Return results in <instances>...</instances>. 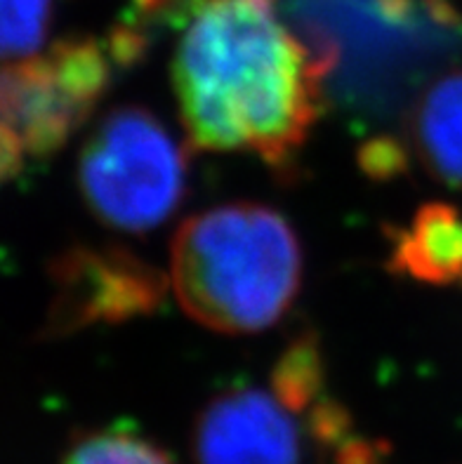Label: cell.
<instances>
[{
	"label": "cell",
	"instance_id": "6da1fadb",
	"mask_svg": "<svg viewBox=\"0 0 462 464\" xmlns=\"http://www.w3.org/2000/svg\"><path fill=\"white\" fill-rule=\"evenodd\" d=\"M172 85L192 144L295 160L319 118L321 62L274 0H177Z\"/></svg>",
	"mask_w": 462,
	"mask_h": 464
},
{
	"label": "cell",
	"instance_id": "30bf717a",
	"mask_svg": "<svg viewBox=\"0 0 462 464\" xmlns=\"http://www.w3.org/2000/svg\"><path fill=\"white\" fill-rule=\"evenodd\" d=\"M54 0H0V62H17L45 47Z\"/></svg>",
	"mask_w": 462,
	"mask_h": 464
},
{
	"label": "cell",
	"instance_id": "ba28073f",
	"mask_svg": "<svg viewBox=\"0 0 462 464\" xmlns=\"http://www.w3.org/2000/svg\"><path fill=\"white\" fill-rule=\"evenodd\" d=\"M413 147L437 179L462 188V69L422 92L413 111Z\"/></svg>",
	"mask_w": 462,
	"mask_h": 464
},
{
	"label": "cell",
	"instance_id": "8992f818",
	"mask_svg": "<svg viewBox=\"0 0 462 464\" xmlns=\"http://www.w3.org/2000/svg\"><path fill=\"white\" fill-rule=\"evenodd\" d=\"M53 324L57 330H78L94 324H118L147 316L165 293L158 271L125 250L78 247L59 259Z\"/></svg>",
	"mask_w": 462,
	"mask_h": 464
},
{
	"label": "cell",
	"instance_id": "7a4b0ae2",
	"mask_svg": "<svg viewBox=\"0 0 462 464\" xmlns=\"http://www.w3.org/2000/svg\"><path fill=\"white\" fill-rule=\"evenodd\" d=\"M302 281L293 227L271 208L234 203L189 218L170 250V285L205 328L243 335L274 325Z\"/></svg>",
	"mask_w": 462,
	"mask_h": 464
},
{
	"label": "cell",
	"instance_id": "277c9868",
	"mask_svg": "<svg viewBox=\"0 0 462 464\" xmlns=\"http://www.w3.org/2000/svg\"><path fill=\"white\" fill-rule=\"evenodd\" d=\"M93 215L121 231H152L187 191V153L147 109L123 106L97 125L78 160Z\"/></svg>",
	"mask_w": 462,
	"mask_h": 464
},
{
	"label": "cell",
	"instance_id": "9c48e42d",
	"mask_svg": "<svg viewBox=\"0 0 462 464\" xmlns=\"http://www.w3.org/2000/svg\"><path fill=\"white\" fill-rule=\"evenodd\" d=\"M62 464H177L175 458L135 430L109 427L78 436Z\"/></svg>",
	"mask_w": 462,
	"mask_h": 464
},
{
	"label": "cell",
	"instance_id": "5b68a950",
	"mask_svg": "<svg viewBox=\"0 0 462 464\" xmlns=\"http://www.w3.org/2000/svg\"><path fill=\"white\" fill-rule=\"evenodd\" d=\"M274 387L227 389L201 411L193 427L199 464H302L305 430Z\"/></svg>",
	"mask_w": 462,
	"mask_h": 464
},
{
	"label": "cell",
	"instance_id": "3957f363",
	"mask_svg": "<svg viewBox=\"0 0 462 464\" xmlns=\"http://www.w3.org/2000/svg\"><path fill=\"white\" fill-rule=\"evenodd\" d=\"M113 45L71 38L0 66V182L64 147L112 82Z\"/></svg>",
	"mask_w": 462,
	"mask_h": 464
},
{
	"label": "cell",
	"instance_id": "52a82bcc",
	"mask_svg": "<svg viewBox=\"0 0 462 464\" xmlns=\"http://www.w3.org/2000/svg\"><path fill=\"white\" fill-rule=\"evenodd\" d=\"M389 269L429 285L462 283V212L428 203L389 241Z\"/></svg>",
	"mask_w": 462,
	"mask_h": 464
}]
</instances>
